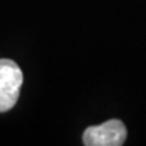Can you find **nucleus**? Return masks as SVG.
I'll return each mask as SVG.
<instances>
[{"label": "nucleus", "instance_id": "nucleus-2", "mask_svg": "<svg viewBox=\"0 0 146 146\" xmlns=\"http://www.w3.org/2000/svg\"><path fill=\"white\" fill-rule=\"evenodd\" d=\"M127 137V130L119 119H110L103 125L91 126L84 131L83 142L87 146H120Z\"/></svg>", "mask_w": 146, "mask_h": 146}, {"label": "nucleus", "instance_id": "nucleus-1", "mask_svg": "<svg viewBox=\"0 0 146 146\" xmlns=\"http://www.w3.org/2000/svg\"><path fill=\"white\" fill-rule=\"evenodd\" d=\"M23 73L12 60H0V112L10 111L18 102Z\"/></svg>", "mask_w": 146, "mask_h": 146}]
</instances>
